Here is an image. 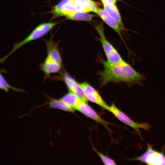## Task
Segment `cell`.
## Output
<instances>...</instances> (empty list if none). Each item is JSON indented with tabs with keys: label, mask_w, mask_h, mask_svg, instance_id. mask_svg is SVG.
<instances>
[{
	"label": "cell",
	"mask_w": 165,
	"mask_h": 165,
	"mask_svg": "<svg viewBox=\"0 0 165 165\" xmlns=\"http://www.w3.org/2000/svg\"><path fill=\"white\" fill-rule=\"evenodd\" d=\"M104 70L100 72L102 85L110 82H123L131 84H141L145 78L124 61L117 64L101 60Z\"/></svg>",
	"instance_id": "obj_1"
},
{
	"label": "cell",
	"mask_w": 165,
	"mask_h": 165,
	"mask_svg": "<svg viewBox=\"0 0 165 165\" xmlns=\"http://www.w3.org/2000/svg\"><path fill=\"white\" fill-rule=\"evenodd\" d=\"M58 23V22H49L42 23L37 26L25 38L21 41L14 43L11 51L3 57L0 58V63L4 62L10 55L18 49L31 41L42 37L48 33Z\"/></svg>",
	"instance_id": "obj_2"
},
{
	"label": "cell",
	"mask_w": 165,
	"mask_h": 165,
	"mask_svg": "<svg viewBox=\"0 0 165 165\" xmlns=\"http://www.w3.org/2000/svg\"><path fill=\"white\" fill-rule=\"evenodd\" d=\"M95 28L100 37L101 41L104 51L106 56L107 61L113 64L119 63L123 60L120 55L106 39L104 32L102 22L95 26Z\"/></svg>",
	"instance_id": "obj_3"
},
{
	"label": "cell",
	"mask_w": 165,
	"mask_h": 165,
	"mask_svg": "<svg viewBox=\"0 0 165 165\" xmlns=\"http://www.w3.org/2000/svg\"><path fill=\"white\" fill-rule=\"evenodd\" d=\"M147 145V149L144 153L132 160L148 165H165V156L163 153L154 150L149 144Z\"/></svg>",
	"instance_id": "obj_4"
},
{
	"label": "cell",
	"mask_w": 165,
	"mask_h": 165,
	"mask_svg": "<svg viewBox=\"0 0 165 165\" xmlns=\"http://www.w3.org/2000/svg\"><path fill=\"white\" fill-rule=\"evenodd\" d=\"M109 111L121 121L139 133V129L141 128L146 130H149L150 125L147 123H137L135 122L128 116L118 108L114 104L110 106Z\"/></svg>",
	"instance_id": "obj_5"
},
{
	"label": "cell",
	"mask_w": 165,
	"mask_h": 165,
	"mask_svg": "<svg viewBox=\"0 0 165 165\" xmlns=\"http://www.w3.org/2000/svg\"><path fill=\"white\" fill-rule=\"evenodd\" d=\"M79 84L88 100L98 105L104 109L109 111L110 106L104 101L98 92L94 88L86 82L80 83Z\"/></svg>",
	"instance_id": "obj_6"
},
{
	"label": "cell",
	"mask_w": 165,
	"mask_h": 165,
	"mask_svg": "<svg viewBox=\"0 0 165 165\" xmlns=\"http://www.w3.org/2000/svg\"><path fill=\"white\" fill-rule=\"evenodd\" d=\"M76 11L72 0H61L53 7L50 13L53 14L52 19H53L60 16H65Z\"/></svg>",
	"instance_id": "obj_7"
},
{
	"label": "cell",
	"mask_w": 165,
	"mask_h": 165,
	"mask_svg": "<svg viewBox=\"0 0 165 165\" xmlns=\"http://www.w3.org/2000/svg\"><path fill=\"white\" fill-rule=\"evenodd\" d=\"M63 80L69 91L76 95L82 101L86 102L88 101L79 84L68 73H64Z\"/></svg>",
	"instance_id": "obj_8"
},
{
	"label": "cell",
	"mask_w": 165,
	"mask_h": 165,
	"mask_svg": "<svg viewBox=\"0 0 165 165\" xmlns=\"http://www.w3.org/2000/svg\"><path fill=\"white\" fill-rule=\"evenodd\" d=\"M76 109L107 128L109 123L103 119L86 102L81 101Z\"/></svg>",
	"instance_id": "obj_9"
},
{
	"label": "cell",
	"mask_w": 165,
	"mask_h": 165,
	"mask_svg": "<svg viewBox=\"0 0 165 165\" xmlns=\"http://www.w3.org/2000/svg\"><path fill=\"white\" fill-rule=\"evenodd\" d=\"M109 26L114 29L122 37L121 27L118 22L104 9L99 7L96 13Z\"/></svg>",
	"instance_id": "obj_10"
},
{
	"label": "cell",
	"mask_w": 165,
	"mask_h": 165,
	"mask_svg": "<svg viewBox=\"0 0 165 165\" xmlns=\"http://www.w3.org/2000/svg\"><path fill=\"white\" fill-rule=\"evenodd\" d=\"M45 42L47 51V56L61 65L62 61L57 43L54 42L52 38L48 41H45Z\"/></svg>",
	"instance_id": "obj_11"
},
{
	"label": "cell",
	"mask_w": 165,
	"mask_h": 165,
	"mask_svg": "<svg viewBox=\"0 0 165 165\" xmlns=\"http://www.w3.org/2000/svg\"><path fill=\"white\" fill-rule=\"evenodd\" d=\"M61 65L47 56L41 65V68L46 75H49L51 74L59 72L61 69Z\"/></svg>",
	"instance_id": "obj_12"
},
{
	"label": "cell",
	"mask_w": 165,
	"mask_h": 165,
	"mask_svg": "<svg viewBox=\"0 0 165 165\" xmlns=\"http://www.w3.org/2000/svg\"><path fill=\"white\" fill-rule=\"evenodd\" d=\"M72 2L76 11H85L87 6L92 12L96 13L98 8L96 2L92 0H72Z\"/></svg>",
	"instance_id": "obj_13"
},
{
	"label": "cell",
	"mask_w": 165,
	"mask_h": 165,
	"mask_svg": "<svg viewBox=\"0 0 165 165\" xmlns=\"http://www.w3.org/2000/svg\"><path fill=\"white\" fill-rule=\"evenodd\" d=\"M102 2L105 10L118 22L121 29H124V27L121 18L116 4Z\"/></svg>",
	"instance_id": "obj_14"
},
{
	"label": "cell",
	"mask_w": 165,
	"mask_h": 165,
	"mask_svg": "<svg viewBox=\"0 0 165 165\" xmlns=\"http://www.w3.org/2000/svg\"><path fill=\"white\" fill-rule=\"evenodd\" d=\"M95 15L87 13L75 11L66 15L65 16L68 19L74 20L91 21Z\"/></svg>",
	"instance_id": "obj_15"
},
{
	"label": "cell",
	"mask_w": 165,
	"mask_h": 165,
	"mask_svg": "<svg viewBox=\"0 0 165 165\" xmlns=\"http://www.w3.org/2000/svg\"><path fill=\"white\" fill-rule=\"evenodd\" d=\"M61 100L75 109L82 101L76 95L70 91L63 96Z\"/></svg>",
	"instance_id": "obj_16"
},
{
	"label": "cell",
	"mask_w": 165,
	"mask_h": 165,
	"mask_svg": "<svg viewBox=\"0 0 165 165\" xmlns=\"http://www.w3.org/2000/svg\"><path fill=\"white\" fill-rule=\"evenodd\" d=\"M50 106L53 108L60 109L61 110L68 111L73 112L74 109L69 106L61 99H52L49 103Z\"/></svg>",
	"instance_id": "obj_17"
},
{
	"label": "cell",
	"mask_w": 165,
	"mask_h": 165,
	"mask_svg": "<svg viewBox=\"0 0 165 165\" xmlns=\"http://www.w3.org/2000/svg\"><path fill=\"white\" fill-rule=\"evenodd\" d=\"M4 70L2 69L0 71V89L7 93L10 89H12L17 92H23L22 90L13 86L7 82L2 74V73L4 72Z\"/></svg>",
	"instance_id": "obj_18"
},
{
	"label": "cell",
	"mask_w": 165,
	"mask_h": 165,
	"mask_svg": "<svg viewBox=\"0 0 165 165\" xmlns=\"http://www.w3.org/2000/svg\"><path fill=\"white\" fill-rule=\"evenodd\" d=\"M94 150L98 154L102 161L105 165H116V162L114 161L108 157L104 155L100 152L98 151L94 148H93Z\"/></svg>",
	"instance_id": "obj_19"
},
{
	"label": "cell",
	"mask_w": 165,
	"mask_h": 165,
	"mask_svg": "<svg viewBox=\"0 0 165 165\" xmlns=\"http://www.w3.org/2000/svg\"><path fill=\"white\" fill-rule=\"evenodd\" d=\"M117 0H101L102 2H105L113 4H116Z\"/></svg>",
	"instance_id": "obj_20"
}]
</instances>
